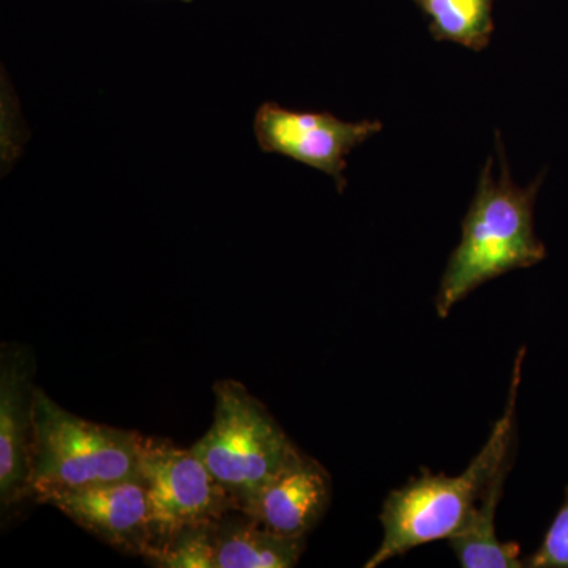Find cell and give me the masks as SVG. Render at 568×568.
I'll list each match as a JSON object with an SVG mask.
<instances>
[{
  "mask_svg": "<svg viewBox=\"0 0 568 568\" xmlns=\"http://www.w3.org/2000/svg\"><path fill=\"white\" fill-rule=\"evenodd\" d=\"M500 175H493L488 159L476 194L463 220L462 241L448 257L436 295V312L450 315L454 306L481 284L517 268L532 267L547 256L544 242L534 227V207L541 178L528 186H518L508 170L506 152L496 133Z\"/></svg>",
  "mask_w": 568,
  "mask_h": 568,
  "instance_id": "obj_1",
  "label": "cell"
},
{
  "mask_svg": "<svg viewBox=\"0 0 568 568\" xmlns=\"http://www.w3.org/2000/svg\"><path fill=\"white\" fill-rule=\"evenodd\" d=\"M525 355L526 349L521 347L515 361L506 410L465 473L448 477L424 470L405 487L394 489L384 500L379 515L383 541L365 568L383 566L422 545L444 538L448 540L462 528L497 469L514 457L515 410Z\"/></svg>",
  "mask_w": 568,
  "mask_h": 568,
  "instance_id": "obj_2",
  "label": "cell"
},
{
  "mask_svg": "<svg viewBox=\"0 0 568 568\" xmlns=\"http://www.w3.org/2000/svg\"><path fill=\"white\" fill-rule=\"evenodd\" d=\"M32 426L31 499L54 489L141 480L140 433L74 416L39 387Z\"/></svg>",
  "mask_w": 568,
  "mask_h": 568,
  "instance_id": "obj_3",
  "label": "cell"
},
{
  "mask_svg": "<svg viewBox=\"0 0 568 568\" xmlns=\"http://www.w3.org/2000/svg\"><path fill=\"white\" fill-rule=\"evenodd\" d=\"M213 395L212 426L192 450L245 514L265 485L302 452L244 384L219 381Z\"/></svg>",
  "mask_w": 568,
  "mask_h": 568,
  "instance_id": "obj_4",
  "label": "cell"
},
{
  "mask_svg": "<svg viewBox=\"0 0 568 568\" xmlns=\"http://www.w3.org/2000/svg\"><path fill=\"white\" fill-rule=\"evenodd\" d=\"M141 480L151 506L153 544L149 552L182 530L239 510L233 497L192 448L174 446L166 439L144 437Z\"/></svg>",
  "mask_w": 568,
  "mask_h": 568,
  "instance_id": "obj_5",
  "label": "cell"
},
{
  "mask_svg": "<svg viewBox=\"0 0 568 568\" xmlns=\"http://www.w3.org/2000/svg\"><path fill=\"white\" fill-rule=\"evenodd\" d=\"M253 130L261 151L278 153L331 175L343 193L347 155L379 133L383 123L346 122L331 112L291 111L265 102L257 108Z\"/></svg>",
  "mask_w": 568,
  "mask_h": 568,
  "instance_id": "obj_6",
  "label": "cell"
},
{
  "mask_svg": "<svg viewBox=\"0 0 568 568\" xmlns=\"http://www.w3.org/2000/svg\"><path fill=\"white\" fill-rule=\"evenodd\" d=\"M36 500L58 508L80 528L118 551L136 556L151 551V506L148 489L138 478L54 489L37 496Z\"/></svg>",
  "mask_w": 568,
  "mask_h": 568,
  "instance_id": "obj_7",
  "label": "cell"
},
{
  "mask_svg": "<svg viewBox=\"0 0 568 568\" xmlns=\"http://www.w3.org/2000/svg\"><path fill=\"white\" fill-rule=\"evenodd\" d=\"M36 362L28 347L0 349V503L31 499L32 405Z\"/></svg>",
  "mask_w": 568,
  "mask_h": 568,
  "instance_id": "obj_8",
  "label": "cell"
},
{
  "mask_svg": "<svg viewBox=\"0 0 568 568\" xmlns=\"http://www.w3.org/2000/svg\"><path fill=\"white\" fill-rule=\"evenodd\" d=\"M331 497L327 469L301 454L265 485L245 514L280 536L306 538L323 519Z\"/></svg>",
  "mask_w": 568,
  "mask_h": 568,
  "instance_id": "obj_9",
  "label": "cell"
},
{
  "mask_svg": "<svg viewBox=\"0 0 568 568\" xmlns=\"http://www.w3.org/2000/svg\"><path fill=\"white\" fill-rule=\"evenodd\" d=\"M304 549L305 538L272 532L241 510L205 525L207 568H291Z\"/></svg>",
  "mask_w": 568,
  "mask_h": 568,
  "instance_id": "obj_10",
  "label": "cell"
},
{
  "mask_svg": "<svg viewBox=\"0 0 568 568\" xmlns=\"http://www.w3.org/2000/svg\"><path fill=\"white\" fill-rule=\"evenodd\" d=\"M514 457L508 458L488 481L484 495L466 521L450 538L452 549L459 566L465 568H523L525 560L519 558L517 544H503L496 534V510L503 497L504 484L510 473Z\"/></svg>",
  "mask_w": 568,
  "mask_h": 568,
  "instance_id": "obj_11",
  "label": "cell"
},
{
  "mask_svg": "<svg viewBox=\"0 0 568 568\" xmlns=\"http://www.w3.org/2000/svg\"><path fill=\"white\" fill-rule=\"evenodd\" d=\"M429 18L436 41H452L467 50L484 51L495 31V0H413Z\"/></svg>",
  "mask_w": 568,
  "mask_h": 568,
  "instance_id": "obj_12",
  "label": "cell"
},
{
  "mask_svg": "<svg viewBox=\"0 0 568 568\" xmlns=\"http://www.w3.org/2000/svg\"><path fill=\"white\" fill-rule=\"evenodd\" d=\"M528 568H568V487L566 499L552 519L540 547L525 559Z\"/></svg>",
  "mask_w": 568,
  "mask_h": 568,
  "instance_id": "obj_13",
  "label": "cell"
},
{
  "mask_svg": "<svg viewBox=\"0 0 568 568\" xmlns=\"http://www.w3.org/2000/svg\"><path fill=\"white\" fill-rule=\"evenodd\" d=\"M182 2H193V0H182Z\"/></svg>",
  "mask_w": 568,
  "mask_h": 568,
  "instance_id": "obj_14",
  "label": "cell"
}]
</instances>
